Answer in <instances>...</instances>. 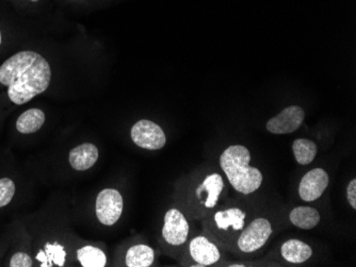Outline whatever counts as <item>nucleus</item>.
I'll return each instance as SVG.
<instances>
[{
	"label": "nucleus",
	"instance_id": "f257e3e1",
	"mask_svg": "<svg viewBox=\"0 0 356 267\" xmlns=\"http://www.w3.org/2000/svg\"><path fill=\"white\" fill-rule=\"evenodd\" d=\"M51 80V65L35 51H19L0 67V85L7 87L8 97L14 105H25L41 95Z\"/></svg>",
	"mask_w": 356,
	"mask_h": 267
},
{
	"label": "nucleus",
	"instance_id": "f03ea898",
	"mask_svg": "<svg viewBox=\"0 0 356 267\" xmlns=\"http://www.w3.org/2000/svg\"><path fill=\"white\" fill-rule=\"evenodd\" d=\"M251 155L242 145L226 148L220 157V165L234 189L249 195L257 191L263 183V174L256 167L250 166Z\"/></svg>",
	"mask_w": 356,
	"mask_h": 267
},
{
	"label": "nucleus",
	"instance_id": "7ed1b4c3",
	"mask_svg": "<svg viewBox=\"0 0 356 267\" xmlns=\"http://www.w3.org/2000/svg\"><path fill=\"white\" fill-rule=\"evenodd\" d=\"M131 139L137 146L147 150L163 148L167 142L165 132L157 123L147 119H142L131 128Z\"/></svg>",
	"mask_w": 356,
	"mask_h": 267
},
{
	"label": "nucleus",
	"instance_id": "20e7f679",
	"mask_svg": "<svg viewBox=\"0 0 356 267\" xmlns=\"http://www.w3.org/2000/svg\"><path fill=\"white\" fill-rule=\"evenodd\" d=\"M96 215L105 226H112L119 221L123 212V197L115 189H106L96 198Z\"/></svg>",
	"mask_w": 356,
	"mask_h": 267
},
{
	"label": "nucleus",
	"instance_id": "39448f33",
	"mask_svg": "<svg viewBox=\"0 0 356 267\" xmlns=\"http://www.w3.org/2000/svg\"><path fill=\"white\" fill-rule=\"evenodd\" d=\"M272 227L266 218H256L238 239V247L243 252H254L261 249L269 240Z\"/></svg>",
	"mask_w": 356,
	"mask_h": 267
},
{
	"label": "nucleus",
	"instance_id": "423d86ee",
	"mask_svg": "<svg viewBox=\"0 0 356 267\" xmlns=\"http://www.w3.org/2000/svg\"><path fill=\"white\" fill-rule=\"evenodd\" d=\"M305 119V112L299 105H290L267 123V130L273 135L295 132Z\"/></svg>",
	"mask_w": 356,
	"mask_h": 267
},
{
	"label": "nucleus",
	"instance_id": "0eeeda50",
	"mask_svg": "<svg viewBox=\"0 0 356 267\" xmlns=\"http://www.w3.org/2000/svg\"><path fill=\"white\" fill-rule=\"evenodd\" d=\"M329 181V175L325 169H315L307 171L300 182V197L307 203L317 200L327 190Z\"/></svg>",
	"mask_w": 356,
	"mask_h": 267
},
{
	"label": "nucleus",
	"instance_id": "6e6552de",
	"mask_svg": "<svg viewBox=\"0 0 356 267\" xmlns=\"http://www.w3.org/2000/svg\"><path fill=\"white\" fill-rule=\"evenodd\" d=\"M189 224L181 211L171 209L165 216L163 235L169 244L179 246L187 241Z\"/></svg>",
	"mask_w": 356,
	"mask_h": 267
},
{
	"label": "nucleus",
	"instance_id": "1a4fd4ad",
	"mask_svg": "<svg viewBox=\"0 0 356 267\" xmlns=\"http://www.w3.org/2000/svg\"><path fill=\"white\" fill-rule=\"evenodd\" d=\"M190 255L202 266L215 264L220 260V251L213 243L205 236H197L190 243Z\"/></svg>",
	"mask_w": 356,
	"mask_h": 267
},
{
	"label": "nucleus",
	"instance_id": "9d476101",
	"mask_svg": "<svg viewBox=\"0 0 356 267\" xmlns=\"http://www.w3.org/2000/svg\"><path fill=\"white\" fill-rule=\"evenodd\" d=\"M99 149L91 143H85L72 149L69 155L70 164L76 171H87L99 160Z\"/></svg>",
	"mask_w": 356,
	"mask_h": 267
},
{
	"label": "nucleus",
	"instance_id": "9b49d317",
	"mask_svg": "<svg viewBox=\"0 0 356 267\" xmlns=\"http://www.w3.org/2000/svg\"><path fill=\"white\" fill-rule=\"evenodd\" d=\"M282 257L293 264L306 262L313 255L311 246L299 240H289L282 245Z\"/></svg>",
	"mask_w": 356,
	"mask_h": 267
},
{
	"label": "nucleus",
	"instance_id": "f8f14e48",
	"mask_svg": "<svg viewBox=\"0 0 356 267\" xmlns=\"http://www.w3.org/2000/svg\"><path fill=\"white\" fill-rule=\"evenodd\" d=\"M45 123V113L41 109L27 110L19 115L16 121V129L22 135H31L37 132Z\"/></svg>",
	"mask_w": 356,
	"mask_h": 267
},
{
	"label": "nucleus",
	"instance_id": "ddd939ff",
	"mask_svg": "<svg viewBox=\"0 0 356 267\" xmlns=\"http://www.w3.org/2000/svg\"><path fill=\"white\" fill-rule=\"evenodd\" d=\"M245 213L238 208L227 209L216 213L215 221L218 228L227 230L233 228L235 231L242 230L245 227Z\"/></svg>",
	"mask_w": 356,
	"mask_h": 267
},
{
	"label": "nucleus",
	"instance_id": "4468645a",
	"mask_svg": "<svg viewBox=\"0 0 356 267\" xmlns=\"http://www.w3.org/2000/svg\"><path fill=\"white\" fill-rule=\"evenodd\" d=\"M290 222L304 230L315 228L320 222V214L311 207H297L289 214Z\"/></svg>",
	"mask_w": 356,
	"mask_h": 267
},
{
	"label": "nucleus",
	"instance_id": "2eb2a0df",
	"mask_svg": "<svg viewBox=\"0 0 356 267\" xmlns=\"http://www.w3.org/2000/svg\"><path fill=\"white\" fill-rule=\"evenodd\" d=\"M224 181L219 174L209 175L206 177L201 185L197 187V196L201 195L202 192H207L208 197L205 201L206 208H213L217 205L220 194L223 191Z\"/></svg>",
	"mask_w": 356,
	"mask_h": 267
},
{
	"label": "nucleus",
	"instance_id": "dca6fc26",
	"mask_svg": "<svg viewBox=\"0 0 356 267\" xmlns=\"http://www.w3.org/2000/svg\"><path fill=\"white\" fill-rule=\"evenodd\" d=\"M155 252L147 245H136L128 249L126 265L128 267H149L153 264Z\"/></svg>",
	"mask_w": 356,
	"mask_h": 267
},
{
	"label": "nucleus",
	"instance_id": "f3484780",
	"mask_svg": "<svg viewBox=\"0 0 356 267\" xmlns=\"http://www.w3.org/2000/svg\"><path fill=\"white\" fill-rule=\"evenodd\" d=\"M65 257L67 252L64 250V247L58 243H47L44 249L39 251L37 255V260L40 261L42 267H51L54 265L57 266H64L65 263Z\"/></svg>",
	"mask_w": 356,
	"mask_h": 267
},
{
	"label": "nucleus",
	"instance_id": "a211bd4d",
	"mask_svg": "<svg viewBox=\"0 0 356 267\" xmlns=\"http://www.w3.org/2000/svg\"><path fill=\"white\" fill-rule=\"evenodd\" d=\"M293 155L299 164L309 165L317 155V145L307 139H296L293 144Z\"/></svg>",
	"mask_w": 356,
	"mask_h": 267
},
{
	"label": "nucleus",
	"instance_id": "6ab92c4d",
	"mask_svg": "<svg viewBox=\"0 0 356 267\" xmlns=\"http://www.w3.org/2000/svg\"><path fill=\"white\" fill-rule=\"evenodd\" d=\"M77 259L83 267H104L107 263L105 252L94 246L80 248L77 251Z\"/></svg>",
	"mask_w": 356,
	"mask_h": 267
},
{
	"label": "nucleus",
	"instance_id": "aec40b11",
	"mask_svg": "<svg viewBox=\"0 0 356 267\" xmlns=\"http://www.w3.org/2000/svg\"><path fill=\"white\" fill-rule=\"evenodd\" d=\"M15 183L10 178L0 179V208L8 206L15 195Z\"/></svg>",
	"mask_w": 356,
	"mask_h": 267
},
{
	"label": "nucleus",
	"instance_id": "412c9836",
	"mask_svg": "<svg viewBox=\"0 0 356 267\" xmlns=\"http://www.w3.org/2000/svg\"><path fill=\"white\" fill-rule=\"evenodd\" d=\"M33 265V260L29 255L26 252H16L10 259V267H31Z\"/></svg>",
	"mask_w": 356,
	"mask_h": 267
},
{
	"label": "nucleus",
	"instance_id": "4be33fe9",
	"mask_svg": "<svg viewBox=\"0 0 356 267\" xmlns=\"http://www.w3.org/2000/svg\"><path fill=\"white\" fill-rule=\"evenodd\" d=\"M348 201H349L350 206L355 210L356 209V179L351 180V182L348 185L347 189Z\"/></svg>",
	"mask_w": 356,
	"mask_h": 267
},
{
	"label": "nucleus",
	"instance_id": "5701e85b",
	"mask_svg": "<svg viewBox=\"0 0 356 267\" xmlns=\"http://www.w3.org/2000/svg\"><path fill=\"white\" fill-rule=\"evenodd\" d=\"M229 266H231V267H237V266H239V267H243V266H245V265H242V264H234V265H229Z\"/></svg>",
	"mask_w": 356,
	"mask_h": 267
},
{
	"label": "nucleus",
	"instance_id": "b1692460",
	"mask_svg": "<svg viewBox=\"0 0 356 267\" xmlns=\"http://www.w3.org/2000/svg\"><path fill=\"white\" fill-rule=\"evenodd\" d=\"M1 41H3V37H1V33H0V45H1Z\"/></svg>",
	"mask_w": 356,
	"mask_h": 267
},
{
	"label": "nucleus",
	"instance_id": "393cba45",
	"mask_svg": "<svg viewBox=\"0 0 356 267\" xmlns=\"http://www.w3.org/2000/svg\"><path fill=\"white\" fill-rule=\"evenodd\" d=\"M30 1H33V3H35V1H39V0H30Z\"/></svg>",
	"mask_w": 356,
	"mask_h": 267
}]
</instances>
